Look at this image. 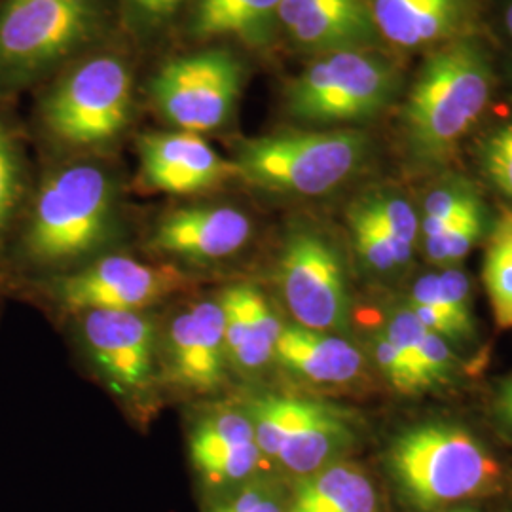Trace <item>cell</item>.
<instances>
[{
    "label": "cell",
    "instance_id": "44dd1931",
    "mask_svg": "<svg viewBox=\"0 0 512 512\" xmlns=\"http://www.w3.org/2000/svg\"><path fill=\"white\" fill-rule=\"evenodd\" d=\"M281 0H196L190 31L200 38H238L268 48L281 29Z\"/></svg>",
    "mask_w": 512,
    "mask_h": 512
},
{
    "label": "cell",
    "instance_id": "8d00e7d4",
    "mask_svg": "<svg viewBox=\"0 0 512 512\" xmlns=\"http://www.w3.org/2000/svg\"><path fill=\"white\" fill-rule=\"evenodd\" d=\"M456 512H473V511H456Z\"/></svg>",
    "mask_w": 512,
    "mask_h": 512
},
{
    "label": "cell",
    "instance_id": "f1b7e54d",
    "mask_svg": "<svg viewBox=\"0 0 512 512\" xmlns=\"http://www.w3.org/2000/svg\"><path fill=\"white\" fill-rule=\"evenodd\" d=\"M482 165L492 183L512 198V124L497 129L486 139Z\"/></svg>",
    "mask_w": 512,
    "mask_h": 512
},
{
    "label": "cell",
    "instance_id": "ffe728a7",
    "mask_svg": "<svg viewBox=\"0 0 512 512\" xmlns=\"http://www.w3.org/2000/svg\"><path fill=\"white\" fill-rule=\"evenodd\" d=\"M380 37L416 50L456 37L469 16L467 0H370Z\"/></svg>",
    "mask_w": 512,
    "mask_h": 512
},
{
    "label": "cell",
    "instance_id": "8992f818",
    "mask_svg": "<svg viewBox=\"0 0 512 512\" xmlns=\"http://www.w3.org/2000/svg\"><path fill=\"white\" fill-rule=\"evenodd\" d=\"M399 71L370 50L319 55L285 92L287 110L308 126L366 122L391 105L399 90Z\"/></svg>",
    "mask_w": 512,
    "mask_h": 512
},
{
    "label": "cell",
    "instance_id": "1f68e13d",
    "mask_svg": "<svg viewBox=\"0 0 512 512\" xmlns=\"http://www.w3.org/2000/svg\"><path fill=\"white\" fill-rule=\"evenodd\" d=\"M440 289L450 304V308L459 319L471 327H475L473 319V302H471V285L467 275L459 270H446L439 275Z\"/></svg>",
    "mask_w": 512,
    "mask_h": 512
},
{
    "label": "cell",
    "instance_id": "8fae6325",
    "mask_svg": "<svg viewBox=\"0 0 512 512\" xmlns=\"http://www.w3.org/2000/svg\"><path fill=\"white\" fill-rule=\"evenodd\" d=\"M183 277L164 266H152L126 255L99 258L86 268L55 277L46 291L63 310L143 311L177 293Z\"/></svg>",
    "mask_w": 512,
    "mask_h": 512
},
{
    "label": "cell",
    "instance_id": "e0dca14e",
    "mask_svg": "<svg viewBox=\"0 0 512 512\" xmlns=\"http://www.w3.org/2000/svg\"><path fill=\"white\" fill-rule=\"evenodd\" d=\"M281 29L310 54L368 50L380 33L370 0H281Z\"/></svg>",
    "mask_w": 512,
    "mask_h": 512
},
{
    "label": "cell",
    "instance_id": "9c48e42d",
    "mask_svg": "<svg viewBox=\"0 0 512 512\" xmlns=\"http://www.w3.org/2000/svg\"><path fill=\"white\" fill-rule=\"evenodd\" d=\"M245 69L228 50H203L165 63L150 95L169 124L202 133L228 122L243 88Z\"/></svg>",
    "mask_w": 512,
    "mask_h": 512
},
{
    "label": "cell",
    "instance_id": "3957f363",
    "mask_svg": "<svg viewBox=\"0 0 512 512\" xmlns=\"http://www.w3.org/2000/svg\"><path fill=\"white\" fill-rule=\"evenodd\" d=\"M370 154L359 129H294L239 143L236 177L251 186L293 196H323L349 181Z\"/></svg>",
    "mask_w": 512,
    "mask_h": 512
},
{
    "label": "cell",
    "instance_id": "5bb4252c",
    "mask_svg": "<svg viewBox=\"0 0 512 512\" xmlns=\"http://www.w3.org/2000/svg\"><path fill=\"white\" fill-rule=\"evenodd\" d=\"M188 448L196 473L213 490L239 488L264 459L255 425L241 404H220L202 414L190 431Z\"/></svg>",
    "mask_w": 512,
    "mask_h": 512
},
{
    "label": "cell",
    "instance_id": "4fadbf2b",
    "mask_svg": "<svg viewBox=\"0 0 512 512\" xmlns=\"http://www.w3.org/2000/svg\"><path fill=\"white\" fill-rule=\"evenodd\" d=\"M165 370L192 393H211L226 382L228 353L219 298H203L177 313L165 330Z\"/></svg>",
    "mask_w": 512,
    "mask_h": 512
},
{
    "label": "cell",
    "instance_id": "ba28073f",
    "mask_svg": "<svg viewBox=\"0 0 512 512\" xmlns=\"http://www.w3.org/2000/svg\"><path fill=\"white\" fill-rule=\"evenodd\" d=\"M133 103V76L116 55H95L76 65L46 95L42 120L69 145H101L126 128Z\"/></svg>",
    "mask_w": 512,
    "mask_h": 512
},
{
    "label": "cell",
    "instance_id": "603a6c76",
    "mask_svg": "<svg viewBox=\"0 0 512 512\" xmlns=\"http://www.w3.org/2000/svg\"><path fill=\"white\" fill-rule=\"evenodd\" d=\"M482 275L497 327L512 329V209H505L494 224Z\"/></svg>",
    "mask_w": 512,
    "mask_h": 512
},
{
    "label": "cell",
    "instance_id": "e575fe53",
    "mask_svg": "<svg viewBox=\"0 0 512 512\" xmlns=\"http://www.w3.org/2000/svg\"><path fill=\"white\" fill-rule=\"evenodd\" d=\"M499 414L512 427V378L501 389V395H499Z\"/></svg>",
    "mask_w": 512,
    "mask_h": 512
},
{
    "label": "cell",
    "instance_id": "d6986e66",
    "mask_svg": "<svg viewBox=\"0 0 512 512\" xmlns=\"http://www.w3.org/2000/svg\"><path fill=\"white\" fill-rule=\"evenodd\" d=\"M294 378L313 385H346L365 370L361 349L334 332L283 327L275 359Z\"/></svg>",
    "mask_w": 512,
    "mask_h": 512
},
{
    "label": "cell",
    "instance_id": "83f0119b",
    "mask_svg": "<svg viewBox=\"0 0 512 512\" xmlns=\"http://www.w3.org/2000/svg\"><path fill=\"white\" fill-rule=\"evenodd\" d=\"M372 353H374V359L378 361L380 370L384 372L387 382L399 393L414 395L425 389L420 374L404 359L401 351L391 344L384 330H378L372 334Z\"/></svg>",
    "mask_w": 512,
    "mask_h": 512
},
{
    "label": "cell",
    "instance_id": "5b68a950",
    "mask_svg": "<svg viewBox=\"0 0 512 512\" xmlns=\"http://www.w3.org/2000/svg\"><path fill=\"white\" fill-rule=\"evenodd\" d=\"M105 0H4L0 82L19 86L50 73L99 37Z\"/></svg>",
    "mask_w": 512,
    "mask_h": 512
},
{
    "label": "cell",
    "instance_id": "4dcf8cb0",
    "mask_svg": "<svg viewBox=\"0 0 512 512\" xmlns=\"http://www.w3.org/2000/svg\"><path fill=\"white\" fill-rule=\"evenodd\" d=\"M211 512H285L268 486H249L238 490Z\"/></svg>",
    "mask_w": 512,
    "mask_h": 512
},
{
    "label": "cell",
    "instance_id": "f546056e",
    "mask_svg": "<svg viewBox=\"0 0 512 512\" xmlns=\"http://www.w3.org/2000/svg\"><path fill=\"white\" fill-rule=\"evenodd\" d=\"M418 361H420L423 378L429 387L450 382L456 361L448 348V342L433 330L423 329L418 344Z\"/></svg>",
    "mask_w": 512,
    "mask_h": 512
},
{
    "label": "cell",
    "instance_id": "7c38bea8",
    "mask_svg": "<svg viewBox=\"0 0 512 512\" xmlns=\"http://www.w3.org/2000/svg\"><path fill=\"white\" fill-rule=\"evenodd\" d=\"M80 336L112 393L133 399L147 391L154 376L156 329L143 311H84Z\"/></svg>",
    "mask_w": 512,
    "mask_h": 512
},
{
    "label": "cell",
    "instance_id": "277c9868",
    "mask_svg": "<svg viewBox=\"0 0 512 512\" xmlns=\"http://www.w3.org/2000/svg\"><path fill=\"white\" fill-rule=\"evenodd\" d=\"M393 478L420 511L482 494L499 476L488 450L465 429L425 423L404 431L389 450Z\"/></svg>",
    "mask_w": 512,
    "mask_h": 512
},
{
    "label": "cell",
    "instance_id": "836d02e7",
    "mask_svg": "<svg viewBox=\"0 0 512 512\" xmlns=\"http://www.w3.org/2000/svg\"><path fill=\"white\" fill-rule=\"evenodd\" d=\"M129 10L147 25H160L171 18L184 0H126Z\"/></svg>",
    "mask_w": 512,
    "mask_h": 512
},
{
    "label": "cell",
    "instance_id": "6da1fadb",
    "mask_svg": "<svg viewBox=\"0 0 512 512\" xmlns=\"http://www.w3.org/2000/svg\"><path fill=\"white\" fill-rule=\"evenodd\" d=\"M492 67L471 38H456L423 63L403 110L404 133L421 162L450 156L488 107Z\"/></svg>",
    "mask_w": 512,
    "mask_h": 512
},
{
    "label": "cell",
    "instance_id": "4316f807",
    "mask_svg": "<svg viewBox=\"0 0 512 512\" xmlns=\"http://www.w3.org/2000/svg\"><path fill=\"white\" fill-rule=\"evenodd\" d=\"M482 230H484V215H482V207L478 205L467 217H463L439 236L425 238V253L435 264L459 262L475 247Z\"/></svg>",
    "mask_w": 512,
    "mask_h": 512
},
{
    "label": "cell",
    "instance_id": "7402d4cb",
    "mask_svg": "<svg viewBox=\"0 0 512 512\" xmlns=\"http://www.w3.org/2000/svg\"><path fill=\"white\" fill-rule=\"evenodd\" d=\"M285 512H378V495L361 467L336 461L302 476Z\"/></svg>",
    "mask_w": 512,
    "mask_h": 512
},
{
    "label": "cell",
    "instance_id": "52a82bcc",
    "mask_svg": "<svg viewBox=\"0 0 512 512\" xmlns=\"http://www.w3.org/2000/svg\"><path fill=\"white\" fill-rule=\"evenodd\" d=\"M241 406L255 425L262 458L302 476L336 463L355 444V425L346 410L332 404L260 393Z\"/></svg>",
    "mask_w": 512,
    "mask_h": 512
},
{
    "label": "cell",
    "instance_id": "d590c367",
    "mask_svg": "<svg viewBox=\"0 0 512 512\" xmlns=\"http://www.w3.org/2000/svg\"><path fill=\"white\" fill-rule=\"evenodd\" d=\"M505 25H507V31H509V35L512 37V2L511 6L507 8V12H505Z\"/></svg>",
    "mask_w": 512,
    "mask_h": 512
},
{
    "label": "cell",
    "instance_id": "30bf717a",
    "mask_svg": "<svg viewBox=\"0 0 512 512\" xmlns=\"http://www.w3.org/2000/svg\"><path fill=\"white\" fill-rule=\"evenodd\" d=\"M277 283L287 310L304 329L340 334L348 329V279L336 247L311 228H298L285 239Z\"/></svg>",
    "mask_w": 512,
    "mask_h": 512
},
{
    "label": "cell",
    "instance_id": "2e32d148",
    "mask_svg": "<svg viewBox=\"0 0 512 512\" xmlns=\"http://www.w3.org/2000/svg\"><path fill=\"white\" fill-rule=\"evenodd\" d=\"M253 236V222L230 205L175 209L158 222L152 247L192 262H219L238 255Z\"/></svg>",
    "mask_w": 512,
    "mask_h": 512
},
{
    "label": "cell",
    "instance_id": "d4e9b609",
    "mask_svg": "<svg viewBox=\"0 0 512 512\" xmlns=\"http://www.w3.org/2000/svg\"><path fill=\"white\" fill-rule=\"evenodd\" d=\"M25 190V169L18 141L0 122V249L18 217Z\"/></svg>",
    "mask_w": 512,
    "mask_h": 512
},
{
    "label": "cell",
    "instance_id": "9a60e30c",
    "mask_svg": "<svg viewBox=\"0 0 512 512\" xmlns=\"http://www.w3.org/2000/svg\"><path fill=\"white\" fill-rule=\"evenodd\" d=\"M139 158L145 183L167 194H196L236 177L234 164L192 131L143 135Z\"/></svg>",
    "mask_w": 512,
    "mask_h": 512
},
{
    "label": "cell",
    "instance_id": "d6a6232c",
    "mask_svg": "<svg viewBox=\"0 0 512 512\" xmlns=\"http://www.w3.org/2000/svg\"><path fill=\"white\" fill-rule=\"evenodd\" d=\"M410 306H425L431 310L439 311L442 315L450 317L452 321H456L461 329L465 330L471 338L475 336V327L463 323L454 310L450 308V304L446 302L442 289H440L439 275L431 274L421 277L420 281L414 285L412 289V298H410Z\"/></svg>",
    "mask_w": 512,
    "mask_h": 512
},
{
    "label": "cell",
    "instance_id": "cb8c5ba5",
    "mask_svg": "<svg viewBox=\"0 0 512 512\" xmlns=\"http://www.w3.org/2000/svg\"><path fill=\"white\" fill-rule=\"evenodd\" d=\"M348 222L353 247L368 270L385 274L403 268L410 262L414 245L389 236L376 220L370 219L355 203L349 207Z\"/></svg>",
    "mask_w": 512,
    "mask_h": 512
},
{
    "label": "cell",
    "instance_id": "ac0fdd59",
    "mask_svg": "<svg viewBox=\"0 0 512 512\" xmlns=\"http://www.w3.org/2000/svg\"><path fill=\"white\" fill-rule=\"evenodd\" d=\"M228 363L256 374L275 359L283 325L272 304L253 283H234L219 294Z\"/></svg>",
    "mask_w": 512,
    "mask_h": 512
},
{
    "label": "cell",
    "instance_id": "7a4b0ae2",
    "mask_svg": "<svg viewBox=\"0 0 512 512\" xmlns=\"http://www.w3.org/2000/svg\"><path fill=\"white\" fill-rule=\"evenodd\" d=\"M114 219L116 186L103 167H61L42 183L31 205L21 255L40 270L67 268L109 241Z\"/></svg>",
    "mask_w": 512,
    "mask_h": 512
},
{
    "label": "cell",
    "instance_id": "484cf974",
    "mask_svg": "<svg viewBox=\"0 0 512 512\" xmlns=\"http://www.w3.org/2000/svg\"><path fill=\"white\" fill-rule=\"evenodd\" d=\"M355 205L376 220L389 236L414 245L418 236V217L412 205L391 192H374L357 200Z\"/></svg>",
    "mask_w": 512,
    "mask_h": 512
}]
</instances>
